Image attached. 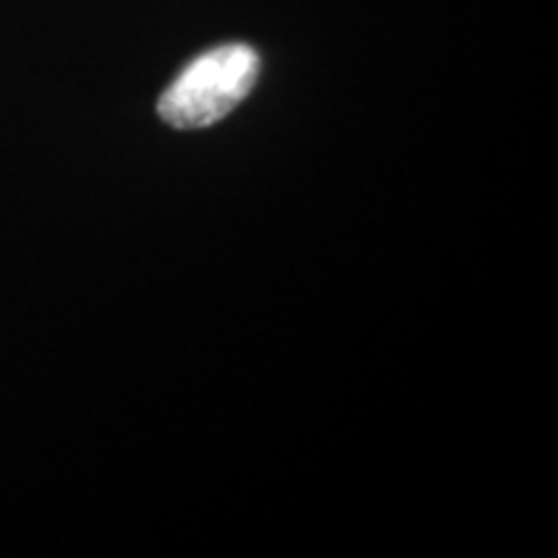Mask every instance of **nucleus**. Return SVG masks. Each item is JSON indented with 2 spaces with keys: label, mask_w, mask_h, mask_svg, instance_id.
Masks as SVG:
<instances>
[{
  "label": "nucleus",
  "mask_w": 558,
  "mask_h": 558,
  "mask_svg": "<svg viewBox=\"0 0 558 558\" xmlns=\"http://www.w3.org/2000/svg\"><path fill=\"white\" fill-rule=\"evenodd\" d=\"M259 78V54L248 45L215 47L184 68L158 101L160 120L177 130L220 122L246 99Z\"/></svg>",
  "instance_id": "f257e3e1"
}]
</instances>
